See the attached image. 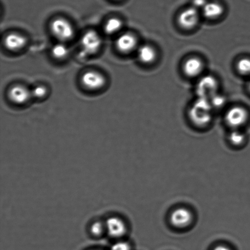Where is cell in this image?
I'll return each mask as SVG.
<instances>
[{
	"instance_id": "6da1fadb",
	"label": "cell",
	"mask_w": 250,
	"mask_h": 250,
	"mask_svg": "<svg viewBox=\"0 0 250 250\" xmlns=\"http://www.w3.org/2000/svg\"><path fill=\"white\" fill-rule=\"evenodd\" d=\"M212 107L209 100L198 98L190 110L191 121L199 126H204L209 124L212 119Z\"/></svg>"
},
{
	"instance_id": "7a4b0ae2",
	"label": "cell",
	"mask_w": 250,
	"mask_h": 250,
	"mask_svg": "<svg viewBox=\"0 0 250 250\" xmlns=\"http://www.w3.org/2000/svg\"><path fill=\"white\" fill-rule=\"evenodd\" d=\"M50 29L53 35L61 41H70L75 35L72 24L65 19L57 18L54 20L51 23Z\"/></svg>"
},
{
	"instance_id": "3957f363",
	"label": "cell",
	"mask_w": 250,
	"mask_h": 250,
	"mask_svg": "<svg viewBox=\"0 0 250 250\" xmlns=\"http://www.w3.org/2000/svg\"><path fill=\"white\" fill-rule=\"evenodd\" d=\"M102 45L101 37L96 31L89 30L83 36L81 39L83 55H92L100 50Z\"/></svg>"
},
{
	"instance_id": "277c9868",
	"label": "cell",
	"mask_w": 250,
	"mask_h": 250,
	"mask_svg": "<svg viewBox=\"0 0 250 250\" xmlns=\"http://www.w3.org/2000/svg\"><path fill=\"white\" fill-rule=\"evenodd\" d=\"M218 84L216 79L210 75L205 76L198 82L196 88L198 98L210 100L217 94Z\"/></svg>"
},
{
	"instance_id": "5b68a950",
	"label": "cell",
	"mask_w": 250,
	"mask_h": 250,
	"mask_svg": "<svg viewBox=\"0 0 250 250\" xmlns=\"http://www.w3.org/2000/svg\"><path fill=\"white\" fill-rule=\"evenodd\" d=\"M248 119V112L241 106H234L227 111L225 120L230 126L238 127L242 126Z\"/></svg>"
},
{
	"instance_id": "8992f818",
	"label": "cell",
	"mask_w": 250,
	"mask_h": 250,
	"mask_svg": "<svg viewBox=\"0 0 250 250\" xmlns=\"http://www.w3.org/2000/svg\"><path fill=\"white\" fill-rule=\"evenodd\" d=\"M199 12L195 7H191L184 10L179 15L178 21L181 28L191 29L196 26L199 21Z\"/></svg>"
},
{
	"instance_id": "52a82bcc",
	"label": "cell",
	"mask_w": 250,
	"mask_h": 250,
	"mask_svg": "<svg viewBox=\"0 0 250 250\" xmlns=\"http://www.w3.org/2000/svg\"><path fill=\"white\" fill-rule=\"evenodd\" d=\"M82 83L86 89L95 90L104 86L106 84V79L101 73L90 70L83 75Z\"/></svg>"
},
{
	"instance_id": "ba28073f",
	"label": "cell",
	"mask_w": 250,
	"mask_h": 250,
	"mask_svg": "<svg viewBox=\"0 0 250 250\" xmlns=\"http://www.w3.org/2000/svg\"><path fill=\"white\" fill-rule=\"evenodd\" d=\"M192 215L186 208H178L171 213L170 222L174 227L184 228L188 226L192 222Z\"/></svg>"
},
{
	"instance_id": "9c48e42d",
	"label": "cell",
	"mask_w": 250,
	"mask_h": 250,
	"mask_svg": "<svg viewBox=\"0 0 250 250\" xmlns=\"http://www.w3.org/2000/svg\"><path fill=\"white\" fill-rule=\"evenodd\" d=\"M137 41L136 37L131 33H124L119 36L116 41V45L119 51L128 53L136 47Z\"/></svg>"
},
{
	"instance_id": "30bf717a",
	"label": "cell",
	"mask_w": 250,
	"mask_h": 250,
	"mask_svg": "<svg viewBox=\"0 0 250 250\" xmlns=\"http://www.w3.org/2000/svg\"><path fill=\"white\" fill-rule=\"evenodd\" d=\"M106 228L109 234L114 238L123 236L126 231L124 222L118 217H111L107 220Z\"/></svg>"
},
{
	"instance_id": "8fae6325",
	"label": "cell",
	"mask_w": 250,
	"mask_h": 250,
	"mask_svg": "<svg viewBox=\"0 0 250 250\" xmlns=\"http://www.w3.org/2000/svg\"><path fill=\"white\" fill-rule=\"evenodd\" d=\"M9 97L15 104H25L31 95V92L23 85H17L9 90Z\"/></svg>"
},
{
	"instance_id": "7c38bea8",
	"label": "cell",
	"mask_w": 250,
	"mask_h": 250,
	"mask_svg": "<svg viewBox=\"0 0 250 250\" xmlns=\"http://www.w3.org/2000/svg\"><path fill=\"white\" fill-rule=\"evenodd\" d=\"M4 46L11 51H18L26 45L25 37L19 33H10L4 39Z\"/></svg>"
},
{
	"instance_id": "4fadbf2b",
	"label": "cell",
	"mask_w": 250,
	"mask_h": 250,
	"mask_svg": "<svg viewBox=\"0 0 250 250\" xmlns=\"http://www.w3.org/2000/svg\"><path fill=\"white\" fill-rule=\"evenodd\" d=\"M203 68L202 61L195 57L188 59L183 65L184 72L189 77H197L202 73Z\"/></svg>"
},
{
	"instance_id": "5bb4252c",
	"label": "cell",
	"mask_w": 250,
	"mask_h": 250,
	"mask_svg": "<svg viewBox=\"0 0 250 250\" xmlns=\"http://www.w3.org/2000/svg\"><path fill=\"white\" fill-rule=\"evenodd\" d=\"M137 56L141 62L149 64L155 61L157 54L153 46L143 45L138 48Z\"/></svg>"
},
{
	"instance_id": "9a60e30c",
	"label": "cell",
	"mask_w": 250,
	"mask_h": 250,
	"mask_svg": "<svg viewBox=\"0 0 250 250\" xmlns=\"http://www.w3.org/2000/svg\"><path fill=\"white\" fill-rule=\"evenodd\" d=\"M224 7L216 2H208L202 9L203 15L206 18L215 19L224 13Z\"/></svg>"
},
{
	"instance_id": "2e32d148",
	"label": "cell",
	"mask_w": 250,
	"mask_h": 250,
	"mask_svg": "<svg viewBox=\"0 0 250 250\" xmlns=\"http://www.w3.org/2000/svg\"><path fill=\"white\" fill-rule=\"evenodd\" d=\"M122 26H123V23L121 19L116 18V17L110 19L105 24L104 27L105 33L109 35L116 34L121 30Z\"/></svg>"
},
{
	"instance_id": "e0dca14e",
	"label": "cell",
	"mask_w": 250,
	"mask_h": 250,
	"mask_svg": "<svg viewBox=\"0 0 250 250\" xmlns=\"http://www.w3.org/2000/svg\"><path fill=\"white\" fill-rule=\"evenodd\" d=\"M51 54L57 60H63L68 55V50L65 45L62 43L56 44L51 49Z\"/></svg>"
},
{
	"instance_id": "ac0fdd59",
	"label": "cell",
	"mask_w": 250,
	"mask_h": 250,
	"mask_svg": "<svg viewBox=\"0 0 250 250\" xmlns=\"http://www.w3.org/2000/svg\"><path fill=\"white\" fill-rule=\"evenodd\" d=\"M237 69L242 75H250V58H242L237 63Z\"/></svg>"
},
{
	"instance_id": "d6986e66",
	"label": "cell",
	"mask_w": 250,
	"mask_h": 250,
	"mask_svg": "<svg viewBox=\"0 0 250 250\" xmlns=\"http://www.w3.org/2000/svg\"><path fill=\"white\" fill-rule=\"evenodd\" d=\"M245 136L243 133L239 131H234L229 135V141L235 146H239L243 143Z\"/></svg>"
},
{
	"instance_id": "ffe728a7",
	"label": "cell",
	"mask_w": 250,
	"mask_h": 250,
	"mask_svg": "<svg viewBox=\"0 0 250 250\" xmlns=\"http://www.w3.org/2000/svg\"><path fill=\"white\" fill-rule=\"evenodd\" d=\"M209 100L213 107L219 108L225 104V98L221 95L217 94V93L210 98Z\"/></svg>"
},
{
	"instance_id": "44dd1931",
	"label": "cell",
	"mask_w": 250,
	"mask_h": 250,
	"mask_svg": "<svg viewBox=\"0 0 250 250\" xmlns=\"http://www.w3.org/2000/svg\"><path fill=\"white\" fill-rule=\"evenodd\" d=\"M47 94V89L43 85H38L32 90L31 95H33L37 99H42Z\"/></svg>"
},
{
	"instance_id": "7402d4cb",
	"label": "cell",
	"mask_w": 250,
	"mask_h": 250,
	"mask_svg": "<svg viewBox=\"0 0 250 250\" xmlns=\"http://www.w3.org/2000/svg\"><path fill=\"white\" fill-rule=\"evenodd\" d=\"M90 230H91V232L93 235L96 236H99L103 233V232H104V227L103 226L101 223L95 222L92 225Z\"/></svg>"
},
{
	"instance_id": "603a6c76",
	"label": "cell",
	"mask_w": 250,
	"mask_h": 250,
	"mask_svg": "<svg viewBox=\"0 0 250 250\" xmlns=\"http://www.w3.org/2000/svg\"><path fill=\"white\" fill-rule=\"evenodd\" d=\"M110 250H130V246L126 242H119L114 244Z\"/></svg>"
},
{
	"instance_id": "cb8c5ba5",
	"label": "cell",
	"mask_w": 250,
	"mask_h": 250,
	"mask_svg": "<svg viewBox=\"0 0 250 250\" xmlns=\"http://www.w3.org/2000/svg\"><path fill=\"white\" fill-rule=\"evenodd\" d=\"M207 0H193L192 4L193 7L195 8L203 9V7L205 6V5L208 3Z\"/></svg>"
},
{
	"instance_id": "d4e9b609",
	"label": "cell",
	"mask_w": 250,
	"mask_h": 250,
	"mask_svg": "<svg viewBox=\"0 0 250 250\" xmlns=\"http://www.w3.org/2000/svg\"><path fill=\"white\" fill-rule=\"evenodd\" d=\"M214 250H231L228 247L224 246H219L215 247Z\"/></svg>"
},
{
	"instance_id": "484cf974",
	"label": "cell",
	"mask_w": 250,
	"mask_h": 250,
	"mask_svg": "<svg viewBox=\"0 0 250 250\" xmlns=\"http://www.w3.org/2000/svg\"><path fill=\"white\" fill-rule=\"evenodd\" d=\"M249 90L250 91V82H249Z\"/></svg>"
}]
</instances>
